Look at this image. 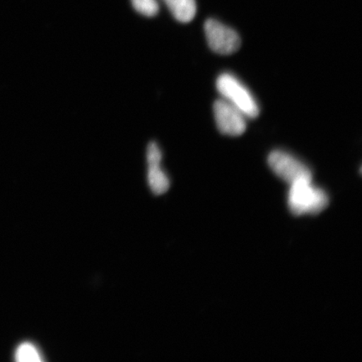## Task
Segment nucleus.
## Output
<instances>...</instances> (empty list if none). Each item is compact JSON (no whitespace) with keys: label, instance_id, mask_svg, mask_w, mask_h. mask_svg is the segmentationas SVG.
Returning <instances> with one entry per match:
<instances>
[{"label":"nucleus","instance_id":"7","mask_svg":"<svg viewBox=\"0 0 362 362\" xmlns=\"http://www.w3.org/2000/svg\"><path fill=\"white\" fill-rule=\"evenodd\" d=\"M172 15L181 23H188L197 13L196 0H164Z\"/></svg>","mask_w":362,"mask_h":362},{"label":"nucleus","instance_id":"8","mask_svg":"<svg viewBox=\"0 0 362 362\" xmlns=\"http://www.w3.org/2000/svg\"><path fill=\"white\" fill-rule=\"evenodd\" d=\"M16 360L19 362L42 361L40 353L35 346L30 343H23L18 347L16 352Z\"/></svg>","mask_w":362,"mask_h":362},{"label":"nucleus","instance_id":"4","mask_svg":"<svg viewBox=\"0 0 362 362\" xmlns=\"http://www.w3.org/2000/svg\"><path fill=\"white\" fill-rule=\"evenodd\" d=\"M204 30L210 48L220 55H230L241 45V39L236 31L216 20H207Z\"/></svg>","mask_w":362,"mask_h":362},{"label":"nucleus","instance_id":"2","mask_svg":"<svg viewBox=\"0 0 362 362\" xmlns=\"http://www.w3.org/2000/svg\"><path fill=\"white\" fill-rule=\"evenodd\" d=\"M216 89L224 100L236 107L247 119H255L259 116V104L237 76L230 74H221L216 80Z\"/></svg>","mask_w":362,"mask_h":362},{"label":"nucleus","instance_id":"6","mask_svg":"<svg viewBox=\"0 0 362 362\" xmlns=\"http://www.w3.org/2000/svg\"><path fill=\"white\" fill-rule=\"evenodd\" d=\"M161 161L148 162V180L149 187L156 194L168 191L170 180L160 167Z\"/></svg>","mask_w":362,"mask_h":362},{"label":"nucleus","instance_id":"5","mask_svg":"<svg viewBox=\"0 0 362 362\" xmlns=\"http://www.w3.org/2000/svg\"><path fill=\"white\" fill-rule=\"evenodd\" d=\"M214 117L221 133L228 136L242 135L247 129V117L223 98L214 104Z\"/></svg>","mask_w":362,"mask_h":362},{"label":"nucleus","instance_id":"1","mask_svg":"<svg viewBox=\"0 0 362 362\" xmlns=\"http://www.w3.org/2000/svg\"><path fill=\"white\" fill-rule=\"evenodd\" d=\"M288 203L294 215H315L327 206L329 199L323 189L312 184V180H301L291 185Z\"/></svg>","mask_w":362,"mask_h":362},{"label":"nucleus","instance_id":"9","mask_svg":"<svg viewBox=\"0 0 362 362\" xmlns=\"http://www.w3.org/2000/svg\"><path fill=\"white\" fill-rule=\"evenodd\" d=\"M135 11L147 17L157 15L160 7L157 0H131Z\"/></svg>","mask_w":362,"mask_h":362},{"label":"nucleus","instance_id":"3","mask_svg":"<svg viewBox=\"0 0 362 362\" xmlns=\"http://www.w3.org/2000/svg\"><path fill=\"white\" fill-rule=\"evenodd\" d=\"M268 162L275 175L288 184L292 185L301 180H312L310 169L291 153L274 151L270 153Z\"/></svg>","mask_w":362,"mask_h":362}]
</instances>
